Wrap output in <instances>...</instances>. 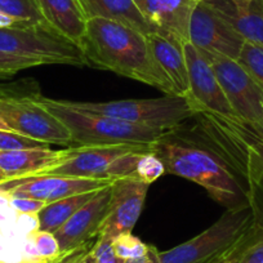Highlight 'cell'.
Here are the masks:
<instances>
[{
    "mask_svg": "<svg viewBox=\"0 0 263 263\" xmlns=\"http://www.w3.org/2000/svg\"><path fill=\"white\" fill-rule=\"evenodd\" d=\"M125 263H160V260H159V250L155 247H153V245H150V249H148V252L143 257L133 260H128Z\"/></svg>",
    "mask_w": 263,
    "mask_h": 263,
    "instance_id": "35",
    "label": "cell"
},
{
    "mask_svg": "<svg viewBox=\"0 0 263 263\" xmlns=\"http://www.w3.org/2000/svg\"><path fill=\"white\" fill-rule=\"evenodd\" d=\"M206 3L245 42L263 45L262 0H211Z\"/></svg>",
    "mask_w": 263,
    "mask_h": 263,
    "instance_id": "17",
    "label": "cell"
},
{
    "mask_svg": "<svg viewBox=\"0 0 263 263\" xmlns=\"http://www.w3.org/2000/svg\"><path fill=\"white\" fill-rule=\"evenodd\" d=\"M165 166V173L190 179L203 187L217 203L229 208L248 203L242 189L231 166L200 140L181 137L174 129L150 143Z\"/></svg>",
    "mask_w": 263,
    "mask_h": 263,
    "instance_id": "2",
    "label": "cell"
},
{
    "mask_svg": "<svg viewBox=\"0 0 263 263\" xmlns=\"http://www.w3.org/2000/svg\"><path fill=\"white\" fill-rule=\"evenodd\" d=\"M262 2H263V0H262Z\"/></svg>",
    "mask_w": 263,
    "mask_h": 263,
    "instance_id": "43",
    "label": "cell"
},
{
    "mask_svg": "<svg viewBox=\"0 0 263 263\" xmlns=\"http://www.w3.org/2000/svg\"><path fill=\"white\" fill-rule=\"evenodd\" d=\"M183 53L190 84V93L186 100L191 103L195 112L212 114L224 119H239L230 106L206 55L190 42L183 44Z\"/></svg>",
    "mask_w": 263,
    "mask_h": 263,
    "instance_id": "10",
    "label": "cell"
},
{
    "mask_svg": "<svg viewBox=\"0 0 263 263\" xmlns=\"http://www.w3.org/2000/svg\"><path fill=\"white\" fill-rule=\"evenodd\" d=\"M34 84L31 82H17V83H8V84H0V97H7V96L21 95V93L32 92L37 90V87L34 88Z\"/></svg>",
    "mask_w": 263,
    "mask_h": 263,
    "instance_id": "33",
    "label": "cell"
},
{
    "mask_svg": "<svg viewBox=\"0 0 263 263\" xmlns=\"http://www.w3.org/2000/svg\"><path fill=\"white\" fill-rule=\"evenodd\" d=\"M110 179L77 178L63 176H36L0 184V191L12 197H30L44 203L60 200L72 195L97 191L112 183Z\"/></svg>",
    "mask_w": 263,
    "mask_h": 263,
    "instance_id": "14",
    "label": "cell"
},
{
    "mask_svg": "<svg viewBox=\"0 0 263 263\" xmlns=\"http://www.w3.org/2000/svg\"><path fill=\"white\" fill-rule=\"evenodd\" d=\"M39 89L21 95L0 97V119L20 135L48 145H71V136L65 125L36 101Z\"/></svg>",
    "mask_w": 263,
    "mask_h": 263,
    "instance_id": "7",
    "label": "cell"
},
{
    "mask_svg": "<svg viewBox=\"0 0 263 263\" xmlns=\"http://www.w3.org/2000/svg\"><path fill=\"white\" fill-rule=\"evenodd\" d=\"M50 145L26 137L13 130H0V151L31 150V148H49Z\"/></svg>",
    "mask_w": 263,
    "mask_h": 263,
    "instance_id": "29",
    "label": "cell"
},
{
    "mask_svg": "<svg viewBox=\"0 0 263 263\" xmlns=\"http://www.w3.org/2000/svg\"><path fill=\"white\" fill-rule=\"evenodd\" d=\"M0 50L37 58L45 65L89 66L79 45L45 25L0 27Z\"/></svg>",
    "mask_w": 263,
    "mask_h": 263,
    "instance_id": "6",
    "label": "cell"
},
{
    "mask_svg": "<svg viewBox=\"0 0 263 263\" xmlns=\"http://www.w3.org/2000/svg\"><path fill=\"white\" fill-rule=\"evenodd\" d=\"M195 3H205V2H211V0H192Z\"/></svg>",
    "mask_w": 263,
    "mask_h": 263,
    "instance_id": "42",
    "label": "cell"
},
{
    "mask_svg": "<svg viewBox=\"0 0 263 263\" xmlns=\"http://www.w3.org/2000/svg\"><path fill=\"white\" fill-rule=\"evenodd\" d=\"M67 155H69V148L0 151V169L8 176L9 181H20L36 176L43 169L62 161Z\"/></svg>",
    "mask_w": 263,
    "mask_h": 263,
    "instance_id": "20",
    "label": "cell"
},
{
    "mask_svg": "<svg viewBox=\"0 0 263 263\" xmlns=\"http://www.w3.org/2000/svg\"><path fill=\"white\" fill-rule=\"evenodd\" d=\"M97 191L72 195L52 203H47L44 208L37 213L39 230L54 234L67 219H70V217H72V214L77 213L84 204H87Z\"/></svg>",
    "mask_w": 263,
    "mask_h": 263,
    "instance_id": "23",
    "label": "cell"
},
{
    "mask_svg": "<svg viewBox=\"0 0 263 263\" xmlns=\"http://www.w3.org/2000/svg\"><path fill=\"white\" fill-rule=\"evenodd\" d=\"M0 130H11V128L2 119H0Z\"/></svg>",
    "mask_w": 263,
    "mask_h": 263,
    "instance_id": "40",
    "label": "cell"
},
{
    "mask_svg": "<svg viewBox=\"0 0 263 263\" xmlns=\"http://www.w3.org/2000/svg\"><path fill=\"white\" fill-rule=\"evenodd\" d=\"M150 184L137 178L115 179L111 183L108 213L98 237L114 240L119 235L132 232L142 213Z\"/></svg>",
    "mask_w": 263,
    "mask_h": 263,
    "instance_id": "12",
    "label": "cell"
},
{
    "mask_svg": "<svg viewBox=\"0 0 263 263\" xmlns=\"http://www.w3.org/2000/svg\"><path fill=\"white\" fill-rule=\"evenodd\" d=\"M254 223L249 203L229 208L200 235L165 252H159V260L160 263H206L229 250Z\"/></svg>",
    "mask_w": 263,
    "mask_h": 263,
    "instance_id": "4",
    "label": "cell"
},
{
    "mask_svg": "<svg viewBox=\"0 0 263 263\" xmlns=\"http://www.w3.org/2000/svg\"><path fill=\"white\" fill-rule=\"evenodd\" d=\"M92 247L93 244L89 247L82 248L77 252L69 253L66 255L65 263H97L92 254Z\"/></svg>",
    "mask_w": 263,
    "mask_h": 263,
    "instance_id": "34",
    "label": "cell"
},
{
    "mask_svg": "<svg viewBox=\"0 0 263 263\" xmlns=\"http://www.w3.org/2000/svg\"><path fill=\"white\" fill-rule=\"evenodd\" d=\"M6 182H9L8 176H7V174L4 173V172L2 171V169H0V184L6 183Z\"/></svg>",
    "mask_w": 263,
    "mask_h": 263,
    "instance_id": "39",
    "label": "cell"
},
{
    "mask_svg": "<svg viewBox=\"0 0 263 263\" xmlns=\"http://www.w3.org/2000/svg\"><path fill=\"white\" fill-rule=\"evenodd\" d=\"M219 85L237 118L249 126L263 119V92L237 61L205 53Z\"/></svg>",
    "mask_w": 263,
    "mask_h": 263,
    "instance_id": "9",
    "label": "cell"
},
{
    "mask_svg": "<svg viewBox=\"0 0 263 263\" xmlns=\"http://www.w3.org/2000/svg\"><path fill=\"white\" fill-rule=\"evenodd\" d=\"M230 263H263V226L254 223L227 252Z\"/></svg>",
    "mask_w": 263,
    "mask_h": 263,
    "instance_id": "24",
    "label": "cell"
},
{
    "mask_svg": "<svg viewBox=\"0 0 263 263\" xmlns=\"http://www.w3.org/2000/svg\"><path fill=\"white\" fill-rule=\"evenodd\" d=\"M189 42L201 52L236 61L245 40L205 2L197 3L192 12Z\"/></svg>",
    "mask_w": 263,
    "mask_h": 263,
    "instance_id": "11",
    "label": "cell"
},
{
    "mask_svg": "<svg viewBox=\"0 0 263 263\" xmlns=\"http://www.w3.org/2000/svg\"><path fill=\"white\" fill-rule=\"evenodd\" d=\"M110 200L111 183L98 190L87 204L54 232L61 254H69L95 244L101 226L107 217Z\"/></svg>",
    "mask_w": 263,
    "mask_h": 263,
    "instance_id": "13",
    "label": "cell"
},
{
    "mask_svg": "<svg viewBox=\"0 0 263 263\" xmlns=\"http://www.w3.org/2000/svg\"><path fill=\"white\" fill-rule=\"evenodd\" d=\"M92 254L97 263H125V260L115 253L112 240L97 237L92 247Z\"/></svg>",
    "mask_w": 263,
    "mask_h": 263,
    "instance_id": "31",
    "label": "cell"
},
{
    "mask_svg": "<svg viewBox=\"0 0 263 263\" xmlns=\"http://www.w3.org/2000/svg\"><path fill=\"white\" fill-rule=\"evenodd\" d=\"M35 98L67 128L71 142L78 146L151 143L169 132L79 110L66 105L63 101L50 100L40 93Z\"/></svg>",
    "mask_w": 263,
    "mask_h": 263,
    "instance_id": "3",
    "label": "cell"
},
{
    "mask_svg": "<svg viewBox=\"0 0 263 263\" xmlns=\"http://www.w3.org/2000/svg\"><path fill=\"white\" fill-rule=\"evenodd\" d=\"M37 230V216L17 212L0 191V263H26L27 245Z\"/></svg>",
    "mask_w": 263,
    "mask_h": 263,
    "instance_id": "15",
    "label": "cell"
},
{
    "mask_svg": "<svg viewBox=\"0 0 263 263\" xmlns=\"http://www.w3.org/2000/svg\"><path fill=\"white\" fill-rule=\"evenodd\" d=\"M24 25H31V24H25V22H20L17 20L11 18L7 14L0 12V27H17V26H24Z\"/></svg>",
    "mask_w": 263,
    "mask_h": 263,
    "instance_id": "36",
    "label": "cell"
},
{
    "mask_svg": "<svg viewBox=\"0 0 263 263\" xmlns=\"http://www.w3.org/2000/svg\"><path fill=\"white\" fill-rule=\"evenodd\" d=\"M11 204L17 212L22 214H31V216H37L40 211L45 206L44 201L36 200V199H30V197H12Z\"/></svg>",
    "mask_w": 263,
    "mask_h": 263,
    "instance_id": "32",
    "label": "cell"
},
{
    "mask_svg": "<svg viewBox=\"0 0 263 263\" xmlns=\"http://www.w3.org/2000/svg\"><path fill=\"white\" fill-rule=\"evenodd\" d=\"M227 252L229 250H226L224 253H222L221 255H217L216 258H213V259L208 260L206 263H230L229 262V258H227Z\"/></svg>",
    "mask_w": 263,
    "mask_h": 263,
    "instance_id": "38",
    "label": "cell"
},
{
    "mask_svg": "<svg viewBox=\"0 0 263 263\" xmlns=\"http://www.w3.org/2000/svg\"><path fill=\"white\" fill-rule=\"evenodd\" d=\"M112 245L116 254L125 262L143 257L150 249V245L145 244L138 237L133 236L132 232L119 235L112 240Z\"/></svg>",
    "mask_w": 263,
    "mask_h": 263,
    "instance_id": "27",
    "label": "cell"
},
{
    "mask_svg": "<svg viewBox=\"0 0 263 263\" xmlns=\"http://www.w3.org/2000/svg\"><path fill=\"white\" fill-rule=\"evenodd\" d=\"M236 61L263 92V45L245 42Z\"/></svg>",
    "mask_w": 263,
    "mask_h": 263,
    "instance_id": "26",
    "label": "cell"
},
{
    "mask_svg": "<svg viewBox=\"0 0 263 263\" xmlns=\"http://www.w3.org/2000/svg\"><path fill=\"white\" fill-rule=\"evenodd\" d=\"M146 37L156 65L173 85L174 95L177 97L187 98L190 84L183 45L159 32H151L146 35Z\"/></svg>",
    "mask_w": 263,
    "mask_h": 263,
    "instance_id": "18",
    "label": "cell"
},
{
    "mask_svg": "<svg viewBox=\"0 0 263 263\" xmlns=\"http://www.w3.org/2000/svg\"><path fill=\"white\" fill-rule=\"evenodd\" d=\"M48 26L77 45L87 29V17L78 0H35Z\"/></svg>",
    "mask_w": 263,
    "mask_h": 263,
    "instance_id": "19",
    "label": "cell"
},
{
    "mask_svg": "<svg viewBox=\"0 0 263 263\" xmlns=\"http://www.w3.org/2000/svg\"><path fill=\"white\" fill-rule=\"evenodd\" d=\"M80 48L92 67L151 85L166 96H176L173 85L156 65L143 32L114 20L90 18Z\"/></svg>",
    "mask_w": 263,
    "mask_h": 263,
    "instance_id": "1",
    "label": "cell"
},
{
    "mask_svg": "<svg viewBox=\"0 0 263 263\" xmlns=\"http://www.w3.org/2000/svg\"><path fill=\"white\" fill-rule=\"evenodd\" d=\"M129 153H151L150 143L77 146L69 148V155L55 165L43 169L36 176H63L77 178L110 179L112 164ZM34 176V177H36ZM112 181V179H110Z\"/></svg>",
    "mask_w": 263,
    "mask_h": 263,
    "instance_id": "8",
    "label": "cell"
},
{
    "mask_svg": "<svg viewBox=\"0 0 263 263\" xmlns=\"http://www.w3.org/2000/svg\"><path fill=\"white\" fill-rule=\"evenodd\" d=\"M154 31L183 45L189 42V25L197 3L192 0H133Z\"/></svg>",
    "mask_w": 263,
    "mask_h": 263,
    "instance_id": "16",
    "label": "cell"
},
{
    "mask_svg": "<svg viewBox=\"0 0 263 263\" xmlns=\"http://www.w3.org/2000/svg\"><path fill=\"white\" fill-rule=\"evenodd\" d=\"M66 255H67V254H62V257L60 258V260H58L57 263H65V260H66Z\"/></svg>",
    "mask_w": 263,
    "mask_h": 263,
    "instance_id": "41",
    "label": "cell"
},
{
    "mask_svg": "<svg viewBox=\"0 0 263 263\" xmlns=\"http://www.w3.org/2000/svg\"><path fill=\"white\" fill-rule=\"evenodd\" d=\"M247 181V199L254 214V222L263 226V143L249 126L247 138L244 176Z\"/></svg>",
    "mask_w": 263,
    "mask_h": 263,
    "instance_id": "22",
    "label": "cell"
},
{
    "mask_svg": "<svg viewBox=\"0 0 263 263\" xmlns=\"http://www.w3.org/2000/svg\"><path fill=\"white\" fill-rule=\"evenodd\" d=\"M83 13L90 18H107L121 22L133 27L145 35L154 31L148 22L143 18L133 0H78Z\"/></svg>",
    "mask_w": 263,
    "mask_h": 263,
    "instance_id": "21",
    "label": "cell"
},
{
    "mask_svg": "<svg viewBox=\"0 0 263 263\" xmlns=\"http://www.w3.org/2000/svg\"><path fill=\"white\" fill-rule=\"evenodd\" d=\"M0 12L20 22L48 26L35 0H0Z\"/></svg>",
    "mask_w": 263,
    "mask_h": 263,
    "instance_id": "25",
    "label": "cell"
},
{
    "mask_svg": "<svg viewBox=\"0 0 263 263\" xmlns=\"http://www.w3.org/2000/svg\"><path fill=\"white\" fill-rule=\"evenodd\" d=\"M165 174V166L163 161L153 153L143 154L140 159L136 171V178L145 183L151 184Z\"/></svg>",
    "mask_w": 263,
    "mask_h": 263,
    "instance_id": "30",
    "label": "cell"
},
{
    "mask_svg": "<svg viewBox=\"0 0 263 263\" xmlns=\"http://www.w3.org/2000/svg\"><path fill=\"white\" fill-rule=\"evenodd\" d=\"M63 102L79 110L165 130L178 128L183 125L184 121L196 115L191 103L186 98L177 96H165L154 100H123L111 102Z\"/></svg>",
    "mask_w": 263,
    "mask_h": 263,
    "instance_id": "5",
    "label": "cell"
},
{
    "mask_svg": "<svg viewBox=\"0 0 263 263\" xmlns=\"http://www.w3.org/2000/svg\"><path fill=\"white\" fill-rule=\"evenodd\" d=\"M42 65H45V63L37 58L12 54V53L0 50V79L11 78L22 70L31 69V67Z\"/></svg>",
    "mask_w": 263,
    "mask_h": 263,
    "instance_id": "28",
    "label": "cell"
},
{
    "mask_svg": "<svg viewBox=\"0 0 263 263\" xmlns=\"http://www.w3.org/2000/svg\"><path fill=\"white\" fill-rule=\"evenodd\" d=\"M250 129L253 130V133H254L255 137H257L258 140L263 143V119L257 124V125L250 126Z\"/></svg>",
    "mask_w": 263,
    "mask_h": 263,
    "instance_id": "37",
    "label": "cell"
}]
</instances>
